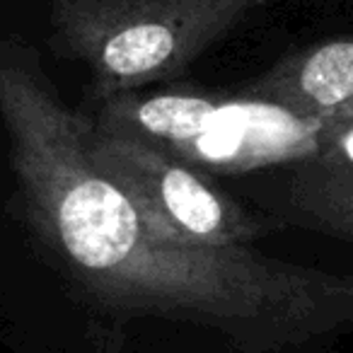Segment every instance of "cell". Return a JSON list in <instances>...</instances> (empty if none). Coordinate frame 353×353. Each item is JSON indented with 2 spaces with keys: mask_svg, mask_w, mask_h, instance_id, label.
<instances>
[{
  "mask_svg": "<svg viewBox=\"0 0 353 353\" xmlns=\"http://www.w3.org/2000/svg\"><path fill=\"white\" fill-rule=\"evenodd\" d=\"M339 295H341L343 329L353 327V274H339Z\"/></svg>",
  "mask_w": 353,
  "mask_h": 353,
  "instance_id": "obj_7",
  "label": "cell"
},
{
  "mask_svg": "<svg viewBox=\"0 0 353 353\" xmlns=\"http://www.w3.org/2000/svg\"><path fill=\"white\" fill-rule=\"evenodd\" d=\"M288 206L300 225L353 242V165L317 152L295 162Z\"/></svg>",
  "mask_w": 353,
  "mask_h": 353,
  "instance_id": "obj_6",
  "label": "cell"
},
{
  "mask_svg": "<svg viewBox=\"0 0 353 353\" xmlns=\"http://www.w3.org/2000/svg\"><path fill=\"white\" fill-rule=\"evenodd\" d=\"M322 126H353V102H348L343 109H339L334 117H329Z\"/></svg>",
  "mask_w": 353,
  "mask_h": 353,
  "instance_id": "obj_8",
  "label": "cell"
},
{
  "mask_svg": "<svg viewBox=\"0 0 353 353\" xmlns=\"http://www.w3.org/2000/svg\"><path fill=\"white\" fill-rule=\"evenodd\" d=\"M88 152L94 170L131 201L160 242L221 250L247 247L266 232L259 216L152 143L90 121Z\"/></svg>",
  "mask_w": 353,
  "mask_h": 353,
  "instance_id": "obj_4",
  "label": "cell"
},
{
  "mask_svg": "<svg viewBox=\"0 0 353 353\" xmlns=\"http://www.w3.org/2000/svg\"><path fill=\"white\" fill-rule=\"evenodd\" d=\"M94 126L136 136L194 170L245 174L281 162H303L322 145L324 126L254 94L162 88L99 102Z\"/></svg>",
  "mask_w": 353,
  "mask_h": 353,
  "instance_id": "obj_3",
  "label": "cell"
},
{
  "mask_svg": "<svg viewBox=\"0 0 353 353\" xmlns=\"http://www.w3.org/2000/svg\"><path fill=\"white\" fill-rule=\"evenodd\" d=\"M0 123L34 235L75 288L123 317L187 322L247 351L305 343L343 329L339 274L247 247L160 242L94 170L88 126L30 49L0 46Z\"/></svg>",
  "mask_w": 353,
  "mask_h": 353,
  "instance_id": "obj_1",
  "label": "cell"
},
{
  "mask_svg": "<svg viewBox=\"0 0 353 353\" xmlns=\"http://www.w3.org/2000/svg\"><path fill=\"white\" fill-rule=\"evenodd\" d=\"M274 0H51L54 46L88 68L94 97L184 75L211 46Z\"/></svg>",
  "mask_w": 353,
  "mask_h": 353,
  "instance_id": "obj_2",
  "label": "cell"
},
{
  "mask_svg": "<svg viewBox=\"0 0 353 353\" xmlns=\"http://www.w3.org/2000/svg\"><path fill=\"white\" fill-rule=\"evenodd\" d=\"M242 92L324 123L353 102V37L317 41L285 56Z\"/></svg>",
  "mask_w": 353,
  "mask_h": 353,
  "instance_id": "obj_5",
  "label": "cell"
}]
</instances>
